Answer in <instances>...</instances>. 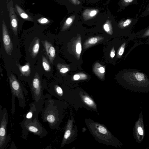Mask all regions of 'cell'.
<instances>
[{
	"mask_svg": "<svg viewBox=\"0 0 149 149\" xmlns=\"http://www.w3.org/2000/svg\"><path fill=\"white\" fill-rule=\"evenodd\" d=\"M49 93L45 95L44 107L41 111L43 122L47 123L52 130H57L60 123L61 117L60 102L52 98Z\"/></svg>",
	"mask_w": 149,
	"mask_h": 149,
	"instance_id": "6da1fadb",
	"label": "cell"
},
{
	"mask_svg": "<svg viewBox=\"0 0 149 149\" xmlns=\"http://www.w3.org/2000/svg\"><path fill=\"white\" fill-rule=\"evenodd\" d=\"M125 81L126 87L130 91L139 93L149 92V79L136 69H129L126 71Z\"/></svg>",
	"mask_w": 149,
	"mask_h": 149,
	"instance_id": "7a4b0ae2",
	"label": "cell"
},
{
	"mask_svg": "<svg viewBox=\"0 0 149 149\" xmlns=\"http://www.w3.org/2000/svg\"><path fill=\"white\" fill-rule=\"evenodd\" d=\"M9 83L11 94V112L13 118L15 112V97L18 99L19 107L23 108L26 105L25 95L27 96L28 92L23 88L15 76L12 74L9 77Z\"/></svg>",
	"mask_w": 149,
	"mask_h": 149,
	"instance_id": "3957f363",
	"label": "cell"
},
{
	"mask_svg": "<svg viewBox=\"0 0 149 149\" xmlns=\"http://www.w3.org/2000/svg\"><path fill=\"white\" fill-rule=\"evenodd\" d=\"M32 98L38 111L41 112L44 105L45 95L40 77L36 72L30 84Z\"/></svg>",
	"mask_w": 149,
	"mask_h": 149,
	"instance_id": "277c9868",
	"label": "cell"
},
{
	"mask_svg": "<svg viewBox=\"0 0 149 149\" xmlns=\"http://www.w3.org/2000/svg\"><path fill=\"white\" fill-rule=\"evenodd\" d=\"M19 124L22 129V137L25 139H26L29 132L38 136L41 138L48 134L47 130L39 122L38 119L31 121L22 120Z\"/></svg>",
	"mask_w": 149,
	"mask_h": 149,
	"instance_id": "5b68a950",
	"label": "cell"
},
{
	"mask_svg": "<svg viewBox=\"0 0 149 149\" xmlns=\"http://www.w3.org/2000/svg\"><path fill=\"white\" fill-rule=\"evenodd\" d=\"M8 115L5 107L0 105V149H4L10 139V135L7 134V127Z\"/></svg>",
	"mask_w": 149,
	"mask_h": 149,
	"instance_id": "8992f818",
	"label": "cell"
},
{
	"mask_svg": "<svg viewBox=\"0 0 149 149\" xmlns=\"http://www.w3.org/2000/svg\"><path fill=\"white\" fill-rule=\"evenodd\" d=\"M134 128L135 138L137 142L140 143L145 136V129L142 112L140 113L138 120L136 122Z\"/></svg>",
	"mask_w": 149,
	"mask_h": 149,
	"instance_id": "52a82bcc",
	"label": "cell"
},
{
	"mask_svg": "<svg viewBox=\"0 0 149 149\" xmlns=\"http://www.w3.org/2000/svg\"><path fill=\"white\" fill-rule=\"evenodd\" d=\"M2 31L3 42L4 49L7 54L11 55L13 48V43L3 20L2 22Z\"/></svg>",
	"mask_w": 149,
	"mask_h": 149,
	"instance_id": "ba28073f",
	"label": "cell"
},
{
	"mask_svg": "<svg viewBox=\"0 0 149 149\" xmlns=\"http://www.w3.org/2000/svg\"><path fill=\"white\" fill-rule=\"evenodd\" d=\"M29 109L28 111L23 116L24 121H31L35 119H38L39 112L33 102H31L29 104Z\"/></svg>",
	"mask_w": 149,
	"mask_h": 149,
	"instance_id": "9c48e42d",
	"label": "cell"
},
{
	"mask_svg": "<svg viewBox=\"0 0 149 149\" xmlns=\"http://www.w3.org/2000/svg\"><path fill=\"white\" fill-rule=\"evenodd\" d=\"M146 38L147 39L144 42V44L149 43V26L139 32L131 34L129 36V39L131 40L137 39H145Z\"/></svg>",
	"mask_w": 149,
	"mask_h": 149,
	"instance_id": "30bf717a",
	"label": "cell"
},
{
	"mask_svg": "<svg viewBox=\"0 0 149 149\" xmlns=\"http://www.w3.org/2000/svg\"><path fill=\"white\" fill-rule=\"evenodd\" d=\"M10 26L11 28L15 35L17 34L18 19L15 13L13 4L10 8Z\"/></svg>",
	"mask_w": 149,
	"mask_h": 149,
	"instance_id": "8fae6325",
	"label": "cell"
},
{
	"mask_svg": "<svg viewBox=\"0 0 149 149\" xmlns=\"http://www.w3.org/2000/svg\"><path fill=\"white\" fill-rule=\"evenodd\" d=\"M137 20V19L135 18L126 19L120 23V27L122 29H126L130 36L132 28L136 23Z\"/></svg>",
	"mask_w": 149,
	"mask_h": 149,
	"instance_id": "7c38bea8",
	"label": "cell"
},
{
	"mask_svg": "<svg viewBox=\"0 0 149 149\" xmlns=\"http://www.w3.org/2000/svg\"><path fill=\"white\" fill-rule=\"evenodd\" d=\"M44 46L50 62L53 63L56 56L54 47L51 43L46 40L44 42Z\"/></svg>",
	"mask_w": 149,
	"mask_h": 149,
	"instance_id": "4fadbf2b",
	"label": "cell"
},
{
	"mask_svg": "<svg viewBox=\"0 0 149 149\" xmlns=\"http://www.w3.org/2000/svg\"><path fill=\"white\" fill-rule=\"evenodd\" d=\"M40 40L38 38H35L30 44L29 50L33 58L35 57L38 53L40 48Z\"/></svg>",
	"mask_w": 149,
	"mask_h": 149,
	"instance_id": "5bb4252c",
	"label": "cell"
},
{
	"mask_svg": "<svg viewBox=\"0 0 149 149\" xmlns=\"http://www.w3.org/2000/svg\"><path fill=\"white\" fill-rule=\"evenodd\" d=\"M19 70L24 76L27 77L29 76L31 73V70L30 64L28 62L23 66L19 64H17Z\"/></svg>",
	"mask_w": 149,
	"mask_h": 149,
	"instance_id": "9a60e30c",
	"label": "cell"
},
{
	"mask_svg": "<svg viewBox=\"0 0 149 149\" xmlns=\"http://www.w3.org/2000/svg\"><path fill=\"white\" fill-rule=\"evenodd\" d=\"M15 7L17 13L22 18L29 21H33V20L32 18L28 15L17 4H15Z\"/></svg>",
	"mask_w": 149,
	"mask_h": 149,
	"instance_id": "2e32d148",
	"label": "cell"
},
{
	"mask_svg": "<svg viewBox=\"0 0 149 149\" xmlns=\"http://www.w3.org/2000/svg\"><path fill=\"white\" fill-rule=\"evenodd\" d=\"M42 65L45 70L47 72H49L51 69L50 65L46 57L42 56Z\"/></svg>",
	"mask_w": 149,
	"mask_h": 149,
	"instance_id": "e0dca14e",
	"label": "cell"
},
{
	"mask_svg": "<svg viewBox=\"0 0 149 149\" xmlns=\"http://www.w3.org/2000/svg\"><path fill=\"white\" fill-rule=\"evenodd\" d=\"M84 102L90 106H93L94 103L93 100L88 96H84L83 98Z\"/></svg>",
	"mask_w": 149,
	"mask_h": 149,
	"instance_id": "ac0fdd59",
	"label": "cell"
},
{
	"mask_svg": "<svg viewBox=\"0 0 149 149\" xmlns=\"http://www.w3.org/2000/svg\"><path fill=\"white\" fill-rule=\"evenodd\" d=\"M127 43L126 42H124L120 47L118 52V55L119 56H121L123 55Z\"/></svg>",
	"mask_w": 149,
	"mask_h": 149,
	"instance_id": "d6986e66",
	"label": "cell"
},
{
	"mask_svg": "<svg viewBox=\"0 0 149 149\" xmlns=\"http://www.w3.org/2000/svg\"><path fill=\"white\" fill-rule=\"evenodd\" d=\"M72 20L73 19L71 17L68 18L64 24L62 30L65 29L67 26H69L72 22Z\"/></svg>",
	"mask_w": 149,
	"mask_h": 149,
	"instance_id": "ffe728a7",
	"label": "cell"
},
{
	"mask_svg": "<svg viewBox=\"0 0 149 149\" xmlns=\"http://www.w3.org/2000/svg\"><path fill=\"white\" fill-rule=\"evenodd\" d=\"M57 66L59 72L61 73H65L69 71L68 68L65 67H62L59 64H58Z\"/></svg>",
	"mask_w": 149,
	"mask_h": 149,
	"instance_id": "44dd1931",
	"label": "cell"
},
{
	"mask_svg": "<svg viewBox=\"0 0 149 149\" xmlns=\"http://www.w3.org/2000/svg\"><path fill=\"white\" fill-rule=\"evenodd\" d=\"M38 21L41 24H46L49 23V21L45 18L42 17L38 20Z\"/></svg>",
	"mask_w": 149,
	"mask_h": 149,
	"instance_id": "7402d4cb",
	"label": "cell"
},
{
	"mask_svg": "<svg viewBox=\"0 0 149 149\" xmlns=\"http://www.w3.org/2000/svg\"><path fill=\"white\" fill-rule=\"evenodd\" d=\"M71 134V131L70 130H67L64 134L63 142L66 140L69 137Z\"/></svg>",
	"mask_w": 149,
	"mask_h": 149,
	"instance_id": "603a6c76",
	"label": "cell"
},
{
	"mask_svg": "<svg viewBox=\"0 0 149 149\" xmlns=\"http://www.w3.org/2000/svg\"><path fill=\"white\" fill-rule=\"evenodd\" d=\"M99 132L102 134H106L107 132V129L104 127L102 126H100L98 127Z\"/></svg>",
	"mask_w": 149,
	"mask_h": 149,
	"instance_id": "cb8c5ba5",
	"label": "cell"
},
{
	"mask_svg": "<svg viewBox=\"0 0 149 149\" xmlns=\"http://www.w3.org/2000/svg\"><path fill=\"white\" fill-rule=\"evenodd\" d=\"M82 50L81 45L80 43H78L77 44L76 46V51L77 53L78 54H80Z\"/></svg>",
	"mask_w": 149,
	"mask_h": 149,
	"instance_id": "d4e9b609",
	"label": "cell"
},
{
	"mask_svg": "<svg viewBox=\"0 0 149 149\" xmlns=\"http://www.w3.org/2000/svg\"><path fill=\"white\" fill-rule=\"evenodd\" d=\"M98 39L97 38L93 37L90 38L88 40V42L91 44H95L97 43Z\"/></svg>",
	"mask_w": 149,
	"mask_h": 149,
	"instance_id": "484cf974",
	"label": "cell"
},
{
	"mask_svg": "<svg viewBox=\"0 0 149 149\" xmlns=\"http://www.w3.org/2000/svg\"><path fill=\"white\" fill-rule=\"evenodd\" d=\"M97 12L96 10H92L89 13V15L90 17H93L96 15Z\"/></svg>",
	"mask_w": 149,
	"mask_h": 149,
	"instance_id": "4316f807",
	"label": "cell"
},
{
	"mask_svg": "<svg viewBox=\"0 0 149 149\" xmlns=\"http://www.w3.org/2000/svg\"><path fill=\"white\" fill-rule=\"evenodd\" d=\"M149 14V2L142 17H145Z\"/></svg>",
	"mask_w": 149,
	"mask_h": 149,
	"instance_id": "83f0119b",
	"label": "cell"
},
{
	"mask_svg": "<svg viewBox=\"0 0 149 149\" xmlns=\"http://www.w3.org/2000/svg\"><path fill=\"white\" fill-rule=\"evenodd\" d=\"M104 28L105 31L108 32L110 30L109 26V25L108 24H105L103 26Z\"/></svg>",
	"mask_w": 149,
	"mask_h": 149,
	"instance_id": "f1b7e54d",
	"label": "cell"
},
{
	"mask_svg": "<svg viewBox=\"0 0 149 149\" xmlns=\"http://www.w3.org/2000/svg\"><path fill=\"white\" fill-rule=\"evenodd\" d=\"M80 76L78 74H75L73 76V79L75 80H77L80 78Z\"/></svg>",
	"mask_w": 149,
	"mask_h": 149,
	"instance_id": "f546056e",
	"label": "cell"
},
{
	"mask_svg": "<svg viewBox=\"0 0 149 149\" xmlns=\"http://www.w3.org/2000/svg\"><path fill=\"white\" fill-rule=\"evenodd\" d=\"M99 70L100 72L102 73H104L105 71V70L104 68L103 67H101L99 68Z\"/></svg>",
	"mask_w": 149,
	"mask_h": 149,
	"instance_id": "4dcf8cb0",
	"label": "cell"
},
{
	"mask_svg": "<svg viewBox=\"0 0 149 149\" xmlns=\"http://www.w3.org/2000/svg\"><path fill=\"white\" fill-rule=\"evenodd\" d=\"M73 3L75 4H79L80 2L78 0H71Z\"/></svg>",
	"mask_w": 149,
	"mask_h": 149,
	"instance_id": "1f68e13d",
	"label": "cell"
},
{
	"mask_svg": "<svg viewBox=\"0 0 149 149\" xmlns=\"http://www.w3.org/2000/svg\"><path fill=\"white\" fill-rule=\"evenodd\" d=\"M115 55V51L114 49L113 51H112L110 53V56L112 58H113Z\"/></svg>",
	"mask_w": 149,
	"mask_h": 149,
	"instance_id": "d6a6232c",
	"label": "cell"
},
{
	"mask_svg": "<svg viewBox=\"0 0 149 149\" xmlns=\"http://www.w3.org/2000/svg\"><path fill=\"white\" fill-rule=\"evenodd\" d=\"M134 0H124V2L127 4H130Z\"/></svg>",
	"mask_w": 149,
	"mask_h": 149,
	"instance_id": "836d02e7",
	"label": "cell"
}]
</instances>
